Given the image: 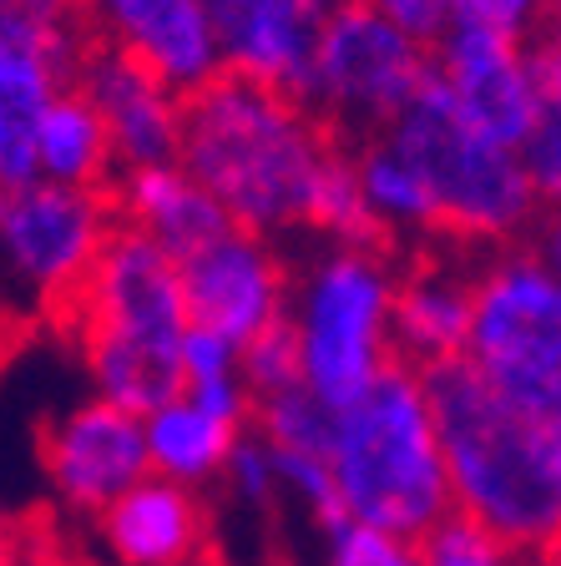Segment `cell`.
Listing matches in <instances>:
<instances>
[{
	"instance_id": "cell-1",
	"label": "cell",
	"mask_w": 561,
	"mask_h": 566,
	"mask_svg": "<svg viewBox=\"0 0 561 566\" xmlns=\"http://www.w3.org/2000/svg\"><path fill=\"white\" fill-rule=\"evenodd\" d=\"M340 142L299 96L243 76H212L183 96L177 163L222 208L233 228L258 238L304 228L309 198Z\"/></svg>"
},
{
	"instance_id": "cell-2",
	"label": "cell",
	"mask_w": 561,
	"mask_h": 566,
	"mask_svg": "<svg viewBox=\"0 0 561 566\" xmlns=\"http://www.w3.org/2000/svg\"><path fill=\"white\" fill-rule=\"evenodd\" d=\"M440 440L450 506L516 546L547 556L561 546V424L531 420L470 369L440 359L420 369Z\"/></svg>"
},
{
	"instance_id": "cell-3",
	"label": "cell",
	"mask_w": 561,
	"mask_h": 566,
	"mask_svg": "<svg viewBox=\"0 0 561 566\" xmlns=\"http://www.w3.org/2000/svg\"><path fill=\"white\" fill-rule=\"evenodd\" d=\"M61 324L76 329L96 400L147 415L183 395V283L177 263L137 228H112L76 298L61 308Z\"/></svg>"
},
{
	"instance_id": "cell-4",
	"label": "cell",
	"mask_w": 561,
	"mask_h": 566,
	"mask_svg": "<svg viewBox=\"0 0 561 566\" xmlns=\"http://www.w3.org/2000/svg\"><path fill=\"white\" fill-rule=\"evenodd\" d=\"M329 475L344 521L395 536L420 542L456 511L420 369L389 359L360 395L329 410Z\"/></svg>"
},
{
	"instance_id": "cell-5",
	"label": "cell",
	"mask_w": 561,
	"mask_h": 566,
	"mask_svg": "<svg viewBox=\"0 0 561 566\" xmlns=\"http://www.w3.org/2000/svg\"><path fill=\"white\" fill-rule=\"evenodd\" d=\"M380 137L420 172L435 208V233L516 248L537 228L541 202L527 182L521 157L470 127L456 102L440 92L435 71Z\"/></svg>"
},
{
	"instance_id": "cell-6",
	"label": "cell",
	"mask_w": 561,
	"mask_h": 566,
	"mask_svg": "<svg viewBox=\"0 0 561 566\" xmlns=\"http://www.w3.org/2000/svg\"><path fill=\"white\" fill-rule=\"evenodd\" d=\"M399 273L385 248L329 243L289 283V329L299 339L304 389L324 410L360 395L389 354V308Z\"/></svg>"
},
{
	"instance_id": "cell-7",
	"label": "cell",
	"mask_w": 561,
	"mask_h": 566,
	"mask_svg": "<svg viewBox=\"0 0 561 566\" xmlns=\"http://www.w3.org/2000/svg\"><path fill=\"white\" fill-rule=\"evenodd\" d=\"M460 359L516 410L561 424V283L537 248H496L491 263L470 273Z\"/></svg>"
},
{
	"instance_id": "cell-8",
	"label": "cell",
	"mask_w": 561,
	"mask_h": 566,
	"mask_svg": "<svg viewBox=\"0 0 561 566\" xmlns=\"http://www.w3.org/2000/svg\"><path fill=\"white\" fill-rule=\"evenodd\" d=\"M425 82H430V46H420L415 35L380 21L354 0H340L319 35L299 102L319 122L380 137Z\"/></svg>"
},
{
	"instance_id": "cell-9",
	"label": "cell",
	"mask_w": 561,
	"mask_h": 566,
	"mask_svg": "<svg viewBox=\"0 0 561 566\" xmlns=\"http://www.w3.org/2000/svg\"><path fill=\"white\" fill-rule=\"evenodd\" d=\"M112 228H117V212L102 198V188L25 182L6 192V208H0V269L21 294H31L61 318Z\"/></svg>"
},
{
	"instance_id": "cell-10",
	"label": "cell",
	"mask_w": 561,
	"mask_h": 566,
	"mask_svg": "<svg viewBox=\"0 0 561 566\" xmlns=\"http://www.w3.org/2000/svg\"><path fill=\"white\" fill-rule=\"evenodd\" d=\"M177 283H183L187 324L222 334L238 349L289 314V269L269 238L248 228H222L218 238L177 259Z\"/></svg>"
},
{
	"instance_id": "cell-11",
	"label": "cell",
	"mask_w": 561,
	"mask_h": 566,
	"mask_svg": "<svg viewBox=\"0 0 561 566\" xmlns=\"http://www.w3.org/2000/svg\"><path fill=\"white\" fill-rule=\"evenodd\" d=\"M41 471L66 516H96L147 471L142 415L106 400H82L41 430Z\"/></svg>"
},
{
	"instance_id": "cell-12",
	"label": "cell",
	"mask_w": 561,
	"mask_h": 566,
	"mask_svg": "<svg viewBox=\"0 0 561 566\" xmlns=\"http://www.w3.org/2000/svg\"><path fill=\"white\" fill-rule=\"evenodd\" d=\"M334 6L340 0H202L218 71L304 96Z\"/></svg>"
},
{
	"instance_id": "cell-13",
	"label": "cell",
	"mask_w": 561,
	"mask_h": 566,
	"mask_svg": "<svg viewBox=\"0 0 561 566\" xmlns=\"http://www.w3.org/2000/svg\"><path fill=\"white\" fill-rule=\"evenodd\" d=\"M71 86L92 102L102 117L112 157L122 167H153V163H177V142H183V92L157 76L153 66H142L137 56L117 46L92 41L82 56Z\"/></svg>"
},
{
	"instance_id": "cell-14",
	"label": "cell",
	"mask_w": 561,
	"mask_h": 566,
	"mask_svg": "<svg viewBox=\"0 0 561 566\" xmlns=\"http://www.w3.org/2000/svg\"><path fill=\"white\" fill-rule=\"evenodd\" d=\"M430 71L440 92L476 132L501 147H521L537 117V82H531V46H516L486 31H450L430 46Z\"/></svg>"
},
{
	"instance_id": "cell-15",
	"label": "cell",
	"mask_w": 561,
	"mask_h": 566,
	"mask_svg": "<svg viewBox=\"0 0 561 566\" xmlns=\"http://www.w3.org/2000/svg\"><path fill=\"white\" fill-rule=\"evenodd\" d=\"M102 46H117L153 66L173 92H198L218 76L202 0H82Z\"/></svg>"
},
{
	"instance_id": "cell-16",
	"label": "cell",
	"mask_w": 561,
	"mask_h": 566,
	"mask_svg": "<svg viewBox=\"0 0 561 566\" xmlns=\"http://www.w3.org/2000/svg\"><path fill=\"white\" fill-rule=\"evenodd\" d=\"M92 521L112 566H193L208 546L202 495L163 475H142Z\"/></svg>"
},
{
	"instance_id": "cell-17",
	"label": "cell",
	"mask_w": 561,
	"mask_h": 566,
	"mask_svg": "<svg viewBox=\"0 0 561 566\" xmlns=\"http://www.w3.org/2000/svg\"><path fill=\"white\" fill-rule=\"evenodd\" d=\"M122 228H137L142 238H153L167 259H187L193 248L218 238L222 228H233L222 218V208L187 177L183 163H153V167H122L117 198H112Z\"/></svg>"
},
{
	"instance_id": "cell-18",
	"label": "cell",
	"mask_w": 561,
	"mask_h": 566,
	"mask_svg": "<svg viewBox=\"0 0 561 566\" xmlns=\"http://www.w3.org/2000/svg\"><path fill=\"white\" fill-rule=\"evenodd\" d=\"M470 334V279L456 269H415L395 283L389 354L409 369L460 359Z\"/></svg>"
},
{
	"instance_id": "cell-19",
	"label": "cell",
	"mask_w": 561,
	"mask_h": 566,
	"mask_svg": "<svg viewBox=\"0 0 561 566\" xmlns=\"http://www.w3.org/2000/svg\"><path fill=\"white\" fill-rule=\"evenodd\" d=\"M61 86H71V76L56 61L0 35V188L6 192L35 182V132Z\"/></svg>"
},
{
	"instance_id": "cell-20",
	"label": "cell",
	"mask_w": 561,
	"mask_h": 566,
	"mask_svg": "<svg viewBox=\"0 0 561 566\" xmlns=\"http://www.w3.org/2000/svg\"><path fill=\"white\" fill-rule=\"evenodd\" d=\"M248 430V424H243ZM238 424L208 415L202 405H193L187 395H173L167 405L142 415V446H147V471L177 485H208L212 475H222L233 440L243 436Z\"/></svg>"
},
{
	"instance_id": "cell-21",
	"label": "cell",
	"mask_w": 561,
	"mask_h": 566,
	"mask_svg": "<svg viewBox=\"0 0 561 566\" xmlns=\"http://www.w3.org/2000/svg\"><path fill=\"white\" fill-rule=\"evenodd\" d=\"M112 167H117V157H112L102 117H96L92 102L76 86H61L56 102L41 117V132H35V182L102 188L112 177Z\"/></svg>"
},
{
	"instance_id": "cell-22",
	"label": "cell",
	"mask_w": 561,
	"mask_h": 566,
	"mask_svg": "<svg viewBox=\"0 0 561 566\" xmlns=\"http://www.w3.org/2000/svg\"><path fill=\"white\" fill-rule=\"evenodd\" d=\"M360 198L370 208V218L380 223V233H435V208L425 192L420 172L389 147L385 137H364L350 153Z\"/></svg>"
},
{
	"instance_id": "cell-23",
	"label": "cell",
	"mask_w": 561,
	"mask_h": 566,
	"mask_svg": "<svg viewBox=\"0 0 561 566\" xmlns=\"http://www.w3.org/2000/svg\"><path fill=\"white\" fill-rule=\"evenodd\" d=\"M531 82H537V117L516 157L527 167L541 208L561 212V56L551 46H531Z\"/></svg>"
},
{
	"instance_id": "cell-24",
	"label": "cell",
	"mask_w": 561,
	"mask_h": 566,
	"mask_svg": "<svg viewBox=\"0 0 561 566\" xmlns=\"http://www.w3.org/2000/svg\"><path fill=\"white\" fill-rule=\"evenodd\" d=\"M0 35L15 46L41 51L66 76H76L82 56L96 41L82 0H0Z\"/></svg>"
},
{
	"instance_id": "cell-25",
	"label": "cell",
	"mask_w": 561,
	"mask_h": 566,
	"mask_svg": "<svg viewBox=\"0 0 561 566\" xmlns=\"http://www.w3.org/2000/svg\"><path fill=\"white\" fill-rule=\"evenodd\" d=\"M304 228L319 238H329V243H364V248L385 243L380 223L370 218V208H364V198H360V182H354V167H350V153H344V147L329 157L324 177H319L314 198H309Z\"/></svg>"
},
{
	"instance_id": "cell-26",
	"label": "cell",
	"mask_w": 561,
	"mask_h": 566,
	"mask_svg": "<svg viewBox=\"0 0 561 566\" xmlns=\"http://www.w3.org/2000/svg\"><path fill=\"white\" fill-rule=\"evenodd\" d=\"M420 562L425 566H521V552L476 526L470 516L450 511L420 536Z\"/></svg>"
},
{
	"instance_id": "cell-27",
	"label": "cell",
	"mask_w": 561,
	"mask_h": 566,
	"mask_svg": "<svg viewBox=\"0 0 561 566\" xmlns=\"http://www.w3.org/2000/svg\"><path fill=\"white\" fill-rule=\"evenodd\" d=\"M238 375H243L248 395L253 400H269L279 389L304 385V369H299V339L289 329V314L273 318L269 329H258L253 339L238 349Z\"/></svg>"
},
{
	"instance_id": "cell-28",
	"label": "cell",
	"mask_w": 561,
	"mask_h": 566,
	"mask_svg": "<svg viewBox=\"0 0 561 566\" xmlns=\"http://www.w3.org/2000/svg\"><path fill=\"white\" fill-rule=\"evenodd\" d=\"M324 566H425V562H420V542L415 536H395V531L360 526V521H340V526H329Z\"/></svg>"
},
{
	"instance_id": "cell-29",
	"label": "cell",
	"mask_w": 561,
	"mask_h": 566,
	"mask_svg": "<svg viewBox=\"0 0 561 566\" xmlns=\"http://www.w3.org/2000/svg\"><path fill=\"white\" fill-rule=\"evenodd\" d=\"M551 0H450V25L460 31H486L527 46L531 35L541 31Z\"/></svg>"
},
{
	"instance_id": "cell-30",
	"label": "cell",
	"mask_w": 561,
	"mask_h": 566,
	"mask_svg": "<svg viewBox=\"0 0 561 566\" xmlns=\"http://www.w3.org/2000/svg\"><path fill=\"white\" fill-rule=\"evenodd\" d=\"M222 475H228V481H233V491L243 495V501H253V506H269V501H273V491H279V471H273L269 446L253 436V424H248L243 436L233 440V455H228Z\"/></svg>"
},
{
	"instance_id": "cell-31",
	"label": "cell",
	"mask_w": 561,
	"mask_h": 566,
	"mask_svg": "<svg viewBox=\"0 0 561 566\" xmlns=\"http://www.w3.org/2000/svg\"><path fill=\"white\" fill-rule=\"evenodd\" d=\"M364 11H374L380 21L399 25L405 35H415L420 46H435L450 31V0H354Z\"/></svg>"
},
{
	"instance_id": "cell-32",
	"label": "cell",
	"mask_w": 561,
	"mask_h": 566,
	"mask_svg": "<svg viewBox=\"0 0 561 566\" xmlns=\"http://www.w3.org/2000/svg\"><path fill=\"white\" fill-rule=\"evenodd\" d=\"M177 365H183V385H193V379L238 375V344H228L222 334L198 329V324H187L183 349H177Z\"/></svg>"
},
{
	"instance_id": "cell-33",
	"label": "cell",
	"mask_w": 561,
	"mask_h": 566,
	"mask_svg": "<svg viewBox=\"0 0 561 566\" xmlns=\"http://www.w3.org/2000/svg\"><path fill=\"white\" fill-rule=\"evenodd\" d=\"M537 259L547 263V269L557 273V283H561V212H551L547 223H541V233H537Z\"/></svg>"
},
{
	"instance_id": "cell-34",
	"label": "cell",
	"mask_w": 561,
	"mask_h": 566,
	"mask_svg": "<svg viewBox=\"0 0 561 566\" xmlns=\"http://www.w3.org/2000/svg\"><path fill=\"white\" fill-rule=\"evenodd\" d=\"M0 566H25V531L0 511Z\"/></svg>"
},
{
	"instance_id": "cell-35",
	"label": "cell",
	"mask_w": 561,
	"mask_h": 566,
	"mask_svg": "<svg viewBox=\"0 0 561 566\" xmlns=\"http://www.w3.org/2000/svg\"><path fill=\"white\" fill-rule=\"evenodd\" d=\"M541 35H547L541 46H551V51L561 56V0H551V6H547V21H541Z\"/></svg>"
},
{
	"instance_id": "cell-36",
	"label": "cell",
	"mask_w": 561,
	"mask_h": 566,
	"mask_svg": "<svg viewBox=\"0 0 561 566\" xmlns=\"http://www.w3.org/2000/svg\"><path fill=\"white\" fill-rule=\"evenodd\" d=\"M6 349H11V318L0 314V359H6Z\"/></svg>"
},
{
	"instance_id": "cell-37",
	"label": "cell",
	"mask_w": 561,
	"mask_h": 566,
	"mask_svg": "<svg viewBox=\"0 0 561 566\" xmlns=\"http://www.w3.org/2000/svg\"><path fill=\"white\" fill-rule=\"evenodd\" d=\"M541 566H561V546H557V552H547V556H541Z\"/></svg>"
},
{
	"instance_id": "cell-38",
	"label": "cell",
	"mask_w": 561,
	"mask_h": 566,
	"mask_svg": "<svg viewBox=\"0 0 561 566\" xmlns=\"http://www.w3.org/2000/svg\"><path fill=\"white\" fill-rule=\"evenodd\" d=\"M0 208H6V188H0Z\"/></svg>"
}]
</instances>
